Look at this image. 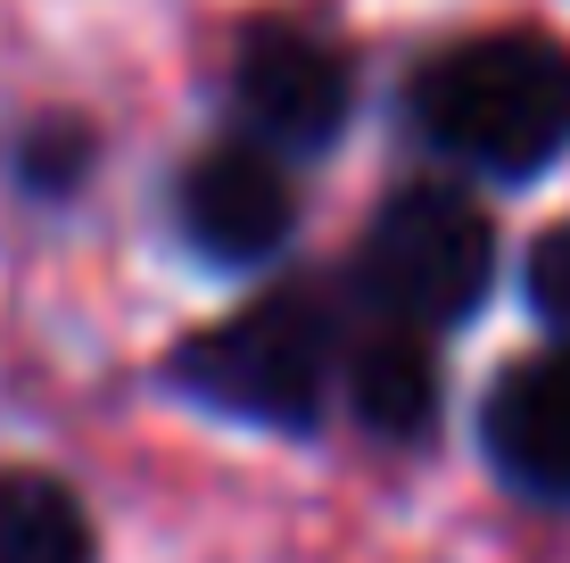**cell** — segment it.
I'll return each mask as SVG.
<instances>
[{
  "mask_svg": "<svg viewBox=\"0 0 570 563\" xmlns=\"http://www.w3.org/2000/svg\"><path fill=\"white\" fill-rule=\"evenodd\" d=\"M414 125L471 174L538 183L570 149V50L546 33H471L414 75Z\"/></svg>",
  "mask_w": 570,
  "mask_h": 563,
  "instance_id": "cell-1",
  "label": "cell"
},
{
  "mask_svg": "<svg viewBox=\"0 0 570 563\" xmlns=\"http://www.w3.org/2000/svg\"><path fill=\"white\" fill-rule=\"evenodd\" d=\"M331 316L314 299H257L240 316L190 332L166 357V390H183L207 415L232 423H265V431H306L331 398Z\"/></svg>",
  "mask_w": 570,
  "mask_h": 563,
  "instance_id": "cell-2",
  "label": "cell"
},
{
  "mask_svg": "<svg viewBox=\"0 0 570 563\" xmlns=\"http://www.w3.org/2000/svg\"><path fill=\"white\" fill-rule=\"evenodd\" d=\"M488 282H497V232L446 183H414L381 200L356 249L364 307H381L397 332H455L488 307Z\"/></svg>",
  "mask_w": 570,
  "mask_h": 563,
  "instance_id": "cell-3",
  "label": "cell"
},
{
  "mask_svg": "<svg viewBox=\"0 0 570 563\" xmlns=\"http://www.w3.org/2000/svg\"><path fill=\"white\" fill-rule=\"evenodd\" d=\"M232 116L265 158H314L356 116V58L306 26H248L232 50Z\"/></svg>",
  "mask_w": 570,
  "mask_h": 563,
  "instance_id": "cell-4",
  "label": "cell"
},
{
  "mask_svg": "<svg viewBox=\"0 0 570 563\" xmlns=\"http://www.w3.org/2000/svg\"><path fill=\"white\" fill-rule=\"evenodd\" d=\"M174 216H183V241L199 249L207 265H265L273 249L289 241L298 224V191H289L282 158H265L257 142H224V149H199L174 183Z\"/></svg>",
  "mask_w": 570,
  "mask_h": 563,
  "instance_id": "cell-5",
  "label": "cell"
},
{
  "mask_svg": "<svg viewBox=\"0 0 570 563\" xmlns=\"http://www.w3.org/2000/svg\"><path fill=\"white\" fill-rule=\"evenodd\" d=\"M480 439L497 456V473L513 489L570 497V348L529 357L488 390L480 406Z\"/></svg>",
  "mask_w": 570,
  "mask_h": 563,
  "instance_id": "cell-6",
  "label": "cell"
},
{
  "mask_svg": "<svg viewBox=\"0 0 570 563\" xmlns=\"http://www.w3.org/2000/svg\"><path fill=\"white\" fill-rule=\"evenodd\" d=\"M347 415L372 439H430L439 423V357L422 348V332H372L364 348H347Z\"/></svg>",
  "mask_w": 570,
  "mask_h": 563,
  "instance_id": "cell-7",
  "label": "cell"
},
{
  "mask_svg": "<svg viewBox=\"0 0 570 563\" xmlns=\"http://www.w3.org/2000/svg\"><path fill=\"white\" fill-rule=\"evenodd\" d=\"M0 563H91V514L50 473H0Z\"/></svg>",
  "mask_w": 570,
  "mask_h": 563,
  "instance_id": "cell-8",
  "label": "cell"
},
{
  "mask_svg": "<svg viewBox=\"0 0 570 563\" xmlns=\"http://www.w3.org/2000/svg\"><path fill=\"white\" fill-rule=\"evenodd\" d=\"M17 174H26V191H42V200L75 191L91 174V125H75V116H42V125L17 142Z\"/></svg>",
  "mask_w": 570,
  "mask_h": 563,
  "instance_id": "cell-9",
  "label": "cell"
},
{
  "mask_svg": "<svg viewBox=\"0 0 570 563\" xmlns=\"http://www.w3.org/2000/svg\"><path fill=\"white\" fill-rule=\"evenodd\" d=\"M529 307H538V323L570 348V224L538 232V249H529Z\"/></svg>",
  "mask_w": 570,
  "mask_h": 563,
  "instance_id": "cell-10",
  "label": "cell"
}]
</instances>
